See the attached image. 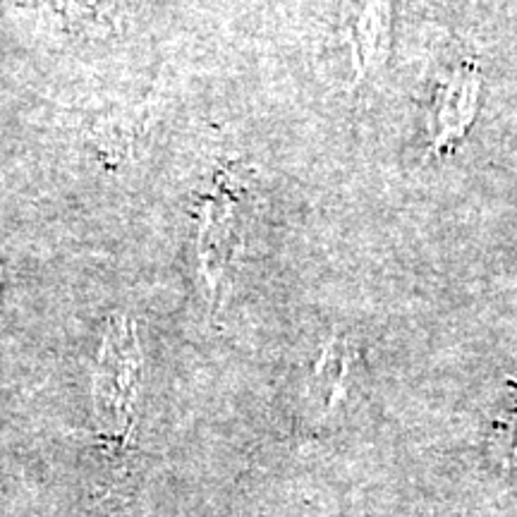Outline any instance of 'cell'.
Instances as JSON below:
<instances>
[{
	"label": "cell",
	"mask_w": 517,
	"mask_h": 517,
	"mask_svg": "<svg viewBox=\"0 0 517 517\" xmlns=\"http://www.w3.org/2000/svg\"><path fill=\"white\" fill-rule=\"evenodd\" d=\"M354 53L362 67L386 53L388 34V2L386 0H362V7L354 22Z\"/></svg>",
	"instance_id": "obj_2"
},
{
	"label": "cell",
	"mask_w": 517,
	"mask_h": 517,
	"mask_svg": "<svg viewBox=\"0 0 517 517\" xmlns=\"http://www.w3.org/2000/svg\"><path fill=\"white\" fill-rule=\"evenodd\" d=\"M134 340L129 338H113L108 340V357L103 359V367L98 371V422L101 434L106 436L110 448H120L129 426H132V402H134L136 386V354Z\"/></svg>",
	"instance_id": "obj_1"
},
{
	"label": "cell",
	"mask_w": 517,
	"mask_h": 517,
	"mask_svg": "<svg viewBox=\"0 0 517 517\" xmlns=\"http://www.w3.org/2000/svg\"><path fill=\"white\" fill-rule=\"evenodd\" d=\"M347 364H350V354L347 347H342L338 342H333L323 352V359L316 367V386H319V397L323 409L338 402L342 393V381L347 376Z\"/></svg>",
	"instance_id": "obj_3"
}]
</instances>
